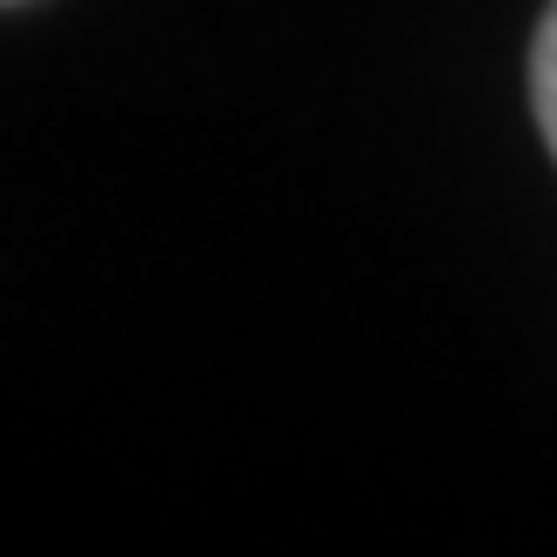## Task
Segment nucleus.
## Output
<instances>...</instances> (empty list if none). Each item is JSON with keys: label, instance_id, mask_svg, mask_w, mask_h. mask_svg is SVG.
I'll return each instance as SVG.
<instances>
[{"label": "nucleus", "instance_id": "obj_2", "mask_svg": "<svg viewBox=\"0 0 557 557\" xmlns=\"http://www.w3.org/2000/svg\"><path fill=\"white\" fill-rule=\"evenodd\" d=\"M8 8H21V0H8Z\"/></svg>", "mask_w": 557, "mask_h": 557}, {"label": "nucleus", "instance_id": "obj_1", "mask_svg": "<svg viewBox=\"0 0 557 557\" xmlns=\"http://www.w3.org/2000/svg\"><path fill=\"white\" fill-rule=\"evenodd\" d=\"M531 108H537V128H544V148L557 162V0L537 21V41H531Z\"/></svg>", "mask_w": 557, "mask_h": 557}]
</instances>
